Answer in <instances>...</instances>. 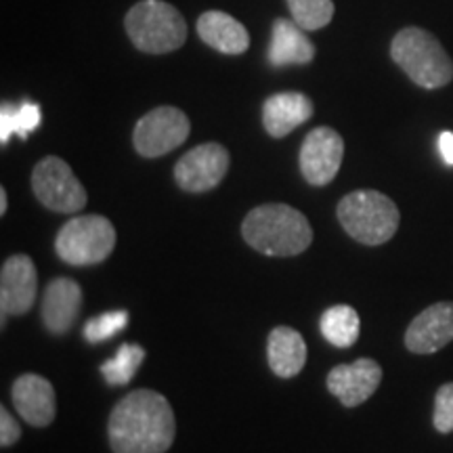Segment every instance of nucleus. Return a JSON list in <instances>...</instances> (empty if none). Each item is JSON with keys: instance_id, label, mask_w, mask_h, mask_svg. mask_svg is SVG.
Here are the masks:
<instances>
[{"instance_id": "obj_15", "label": "nucleus", "mask_w": 453, "mask_h": 453, "mask_svg": "<svg viewBox=\"0 0 453 453\" xmlns=\"http://www.w3.org/2000/svg\"><path fill=\"white\" fill-rule=\"evenodd\" d=\"M82 307V288L70 277L49 281L42 296V324L53 336H64L76 324Z\"/></svg>"}, {"instance_id": "obj_6", "label": "nucleus", "mask_w": 453, "mask_h": 453, "mask_svg": "<svg viewBox=\"0 0 453 453\" xmlns=\"http://www.w3.org/2000/svg\"><path fill=\"white\" fill-rule=\"evenodd\" d=\"M113 248H116V229L111 220L101 214L70 219L61 226L55 240L57 257L73 267L104 263Z\"/></svg>"}, {"instance_id": "obj_2", "label": "nucleus", "mask_w": 453, "mask_h": 453, "mask_svg": "<svg viewBox=\"0 0 453 453\" xmlns=\"http://www.w3.org/2000/svg\"><path fill=\"white\" fill-rule=\"evenodd\" d=\"M243 242L265 257H296L313 242L309 219L288 203L252 208L242 223Z\"/></svg>"}, {"instance_id": "obj_16", "label": "nucleus", "mask_w": 453, "mask_h": 453, "mask_svg": "<svg viewBox=\"0 0 453 453\" xmlns=\"http://www.w3.org/2000/svg\"><path fill=\"white\" fill-rule=\"evenodd\" d=\"M313 111V101L304 93L286 90V93L271 95L263 105V127L273 139H283L300 124L309 122Z\"/></svg>"}, {"instance_id": "obj_13", "label": "nucleus", "mask_w": 453, "mask_h": 453, "mask_svg": "<svg viewBox=\"0 0 453 453\" xmlns=\"http://www.w3.org/2000/svg\"><path fill=\"white\" fill-rule=\"evenodd\" d=\"M13 405L21 420L34 428H47L57 416V395L53 384L38 373H21L11 388Z\"/></svg>"}, {"instance_id": "obj_7", "label": "nucleus", "mask_w": 453, "mask_h": 453, "mask_svg": "<svg viewBox=\"0 0 453 453\" xmlns=\"http://www.w3.org/2000/svg\"><path fill=\"white\" fill-rule=\"evenodd\" d=\"M32 189L36 200L49 211L73 214L87 206L88 196L70 164L57 156H47L32 170Z\"/></svg>"}, {"instance_id": "obj_26", "label": "nucleus", "mask_w": 453, "mask_h": 453, "mask_svg": "<svg viewBox=\"0 0 453 453\" xmlns=\"http://www.w3.org/2000/svg\"><path fill=\"white\" fill-rule=\"evenodd\" d=\"M21 439V426L11 416L7 407H0V445L11 447Z\"/></svg>"}, {"instance_id": "obj_17", "label": "nucleus", "mask_w": 453, "mask_h": 453, "mask_svg": "<svg viewBox=\"0 0 453 453\" xmlns=\"http://www.w3.org/2000/svg\"><path fill=\"white\" fill-rule=\"evenodd\" d=\"M197 36L225 55H242L250 47V34L235 17L223 11H206L197 19Z\"/></svg>"}, {"instance_id": "obj_21", "label": "nucleus", "mask_w": 453, "mask_h": 453, "mask_svg": "<svg viewBox=\"0 0 453 453\" xmlns=\"http://www.w3.org/2000/svg\"><path fill=\"white\" fill-rule=\"evenodd\" d=\"M143 347H139V344H122L111 359L101 364L99 372L104 373L105 382L111 384V387H127V384L134 378V373H137L141 364H143Z\"/></svg>"}, {"instance_id": "obj_20", "label": "nucleus", "mask_w": 453, "mask_h": 453, "mask_svg": "<svg viewBox=\"0 0 453 453\" xmlns=\"http://www.w3.org/2000/svg\"><path fill=\"white\" fill-rule=\"evenodd\" d=\"M321 334L327 342L338 349L353 347L359 338L361 319L350 304H336L321 315Z\"/></svg>"}, {"instance_id": "obj_24", "label": "nucleus", "mask_w": 453, "mask_h": 453, "mask_svg": "<svg viewBox=\"0 0 453 453\" xmlns=\"http://www.w3.org/2000/svg\"><path fill=\"white\" fill-rule=\"evenodd\" d=\"M127 326V311H110V313L93 317V319L87 321V326H84V338L88 342H104V340H110L116 334H120Z\"/></svg>"}, {"instance_id": "obj_14", "label": "nucleus", "mask_w": 453, "mask_h": 453, "mask_svg": "<svg viewBox=\"0 0 453 453\" xmlns=\"http://www.w3.org/2000/svg\"><path fill=\"white\" fill-rule=\"evenodd\" d=\"M453 342V303H434L411 321L405 347L416 355H433Z\"/></svg>"}, {"instance_id": "obj_18", "label": "nucleus", "mask_w": 453, "mask_h": 453, "mask_svg": "<svg viewBox=\"0 0 453 453\" xmlns=\"http://www.w3.org/2000/svg\"><path fill=\"white\" fill-rule=\"evenodd\" d=\"M294 19H275L271 32L269 61L275 67L307 65L315 59V44Z\"/></svg>"}, {"instance_id": "obj_11", "label": "nucleus", "mask_w": 453, "mask_h": 453, "mask_svg": "<svg viewBox=\"0 0 453 453\" xmlns=\"http://www.w3.org/2000/svg\"><path fill=\"white\" fill-rule=\"evenodd\" d=\"M38 296V273L27 254H15L0 269V311L3 321L9 315H24L34 307Z\"/></svg>"}, {"instance_id": "obj_10", "label": "nucleus", "mask_w": 453, "mask_h": 453, "mask_svg": "<svg viewBox=\"0 0 453 453\" xmlns=\"http://www.w3.org/2000/svg\"><path fill=\"white\" fill-rule=\"evenodd\" d=\"M229 151L220 143H202L180 157L174 180L187 194H203L220 185L229 170Z\"/></svg>"}, {"instance_id": "obj_22", "label": "nucleus", "mask_w": 453, "mask_h": 453, "mask_svg": "<svg viewBox=\"0 0 453 453\" xmlns=\"http://www.w3.org/2000/svg\"><path fill=\"white\" fill-rule=\"evenodd\" d=\"M42 120L41 107L36 104H21L19 107L3 105L0 110V143L7 145L11 134H19L21 139H27V134Z\"/></svg>"}, {"instance_id": "obj_23", "label": "nucleus", "mask_w": 453, "mask_h": 453, "mask_svg": "<svg viewBox=\"0 0 453 453\" xmlns=\"http://www.w3.org/2000/svg\"><path fill=\"white\" fill-rule=\"evenodd\" d=\"M288 9L292 19L307 32L321 30L334 17L332 0H288Z\"/></svg>"}, {"instance_id": "obj_27", "label": "nucleus", "mask_w": 453, "mask_h": 453, "mask_svg": "<svg viewBox=\"0 0 453 453\" xmlns=\"http://www.w3.org/2000/svg\"><path fill=\"white\" fill-rule=\"evenodd\" d=\"M439 150H441V156H443L445 164H449V166H453V133H449V130L441 133Z\"/></svg>"}, {"instance_id": "obj_5", "label": "nucleus", "mask_w": 453, "mask_h": 453, "mask_svg": "<svg viewBox=\"0 0 453 453\" xmlns=\"http://www.w3.org/2000/svg\"><path fill=\"white\" fill-rule=\"evenodd\" d=\"M130 42L147 55H164L187 41V21L177 7L164 0H141L124 17Z\"/></svg>"}, {"instance_id": "obj_28", "label": "nucleus", "mask_w": 453, "mask_h": 453, "mask_svg": "<svg viewBox=\"0 0 453 453\" xmlns=\"http://www.w3.org/2000/svg\"><path fill=\"white\" fill-rule=\"evenodd\" d=\"M4 212H7V189L0 187V214L4 217Z\"/></svg>"}, {"instance_id": "obj_4", "label": "nucleus", "mask_w": 453, "mask_h": 453, "mask_svg": "<svg viewBox=\"0 0 453 453\" xmlns=\"http://www.w3.org/2000/svg\"><path fill=\"white\" fill-rule=\"evenodd\" d=\"M342 229L364 246H382L399 229V208L388 196L373 189H359L344 196L338 203Z\"/></svg>"}, {"instance_id": "obj_19", "label": "nucleus", "mask_w": 453, "mask_h": 453, "mask_svg": "<svg viewBox=\"0 0 453 453\" xmlns=\"http://www.w3.org/2000/svg\"><path fill=\"white\" fill-rule=\"evenodd\" d=\"M267 361L280 378H294L307 365V342L294 327L280 326L267 338Z\"/></svg>"}, {"instance_id": "obj_1", "label": "nucleus", "mask_w": 453, "mask_h": 453, "mask_svg": "<svg viewBox=\"0 0 453 453\" xmlns=\"http://www.w3.org/2000/svg\"><path fill=\"white\" fill-rule=\"evenodd\" d=\"M177 437V420L168 399L139 388L120 399L110 413L107 439L113 453H166Z\"/></svg>"}, {"instance_id": "obj_8", "label": "nucleus", "mask_w": 453, "mask_h": 453, "mask_svg": "<svg viewBox=\"0 0 453 453\" xmlns=\"http://www.w3.org/2000/svg\"><path fill=\"white\" fill-rule=\"evenodd\" d=\"M191 133V122L185 111L173 105H160L147 111L137 122L133 133V145L139 156L160 157L177 150Z\"/></svg>"}, {"instance_id": "obj_9", "label": "nucleus", "mask_w": 453, "mask_h": 453, "mask_svg": "<svg viewBox=\"0 0 453 453\" xmlns=\"http://www.w3.org/2000/svg\"><path fill=\"white\" fill-rule=\"evenodd\" d=\"M344 157V139L330 127H317L300 147V173L313 187H326L336 179Z\"/></svg>"}, {"instance_id": "obj_3", "label": "nucleus", "mask_w": 453, "mask_h": 453, "mask_svg": "<svg viewBox=\"0 0 453 453\" xmlns=\"http://www.w3.org/2000/svg\"><path fill=\"white\" fill-rule=\"evenodd\" d=\"M390 57L418 87L434 90L453 81V61L437 38L422 27H403L390 42Z\"/></svg>"}, {"instance_id": "obj_12", "label": "nucleus", "mask_w": 453, "mask_h": 453, "mask_svg": "<svg viewBox=\"0 0 453 453\" xmlns=\"http://www.w3.org/2000/svg\"><path fill=\"white\" fill-rule=\"evenodd\" d=\"M382 382V367L370 357H361L355 364L336 365L327 373L326 387L344 407L365 403Z\"/></svg>"}, {"instance_id": "obj_25", "label": "nucleus", "mask_w": 453, "mask_h": 453, "mask_svg": "<svg viewBox=\"0 0 453 453\" xmlns=\"http://www.w3.org/2000/svg\"><path fill=\"white\" fill-rule=\"evenodd\" d=\"M433 424L441 434L453 433V382L443 384L434 395Z\"/></svg>"}]
</instances>
